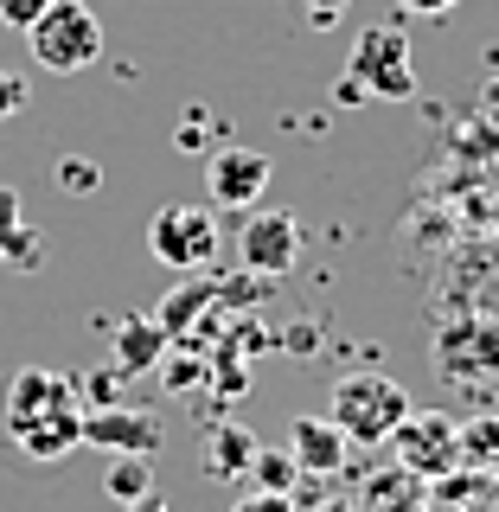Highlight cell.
<instances>
[{"instance_id": "obj_5", "label": "cell", "mask_w": 499, "mask_h": 512, "mask_svg": "<svg viewBox=\"0 0 499 512\" xmlns=\"http://www.w3.org/2000/svg\"><path fill=\"white\" fill-rule=\"evenodd\" d=\"M148 256L160 269H205L218 256V218L205 212V205H160L154 224H148Z\"/></svg>"}, {"instance_id": "obj_13", "label": "cell", "mask_w": 499, "mask_h": 512, "mask_svg": "<svg viewBox=\"0 0 499 512\" xmlns=\"http://www.w3.org/2000/svg\"><path fill=\"white\" fill-rule=\"evenodd\" d=\"M256 448H263V442H256L244 423H218L212 442H205V468H212V474H244Z\"/></svg>"}, {"instance_id": "obj_3", "label": "cell", "mask_w": 499, "mask_h": 512, "mask_svg": "<svg viewBox=\"0 0 499 512\" xmlns=\"http://www.w3.org/2000/svg\"><path fill=\"white\" fill-rule=\"evenodd\" d=\"M26 45H32V58H39L45 71L77 77V71H90V64L103 58V20H96L84 0H52V7L26 26Z\"/></svg>"}, {"instance_id": "obj_7", "label": "cell", "mask_w": 499, "mask_h": 512, "mask_svg": "<svg viewBox=\"0 0 499 512\" xmlns=\"http://www.w3.org/2000/svg\"><path fill=\"white\" fill-rule=\"evenodd\" d=\"M237 256L256 276H288L301 256V218L295 212H250L244 231H237Z\"/></svg>"}, {"instance_id": "obj_17", "label": "cell", "mask_w": 499, "mask_h": 512, "mask_svg": "<svg viewBox=\"0 0 499 512\" xmlns=\"http://www.w3.org/2000/svg\"><path fill=\"white\" fill-rule=\"evenodd\" d=\"M58 186L64 192H96L103 186V167H96V160H58Z\"/></svg>"}, {"instance_id": "obj_4", "label": "cell", "mask_w": 499, "mask_h": 512, "mask_svg": "<svg viewBox=\"0 0 499 512\" xmlns=\"http://www.w3.org/2000/svg\"><path fill=\"white\" fill-rule=\"evenodd\" d=\"M346 77L365 90V103H404L416 96V64H410V39L397 26H365L352 39Z\"/></svg>"}, {"instance_id": "obj_8", "label": "cell", "mask_w": 499, "mask_h": 512, "mask_svg": "<svg viewBox=\"0 0 499 512\" xmlns=\"http://www.w3.org/2000/svg\"><path fill=\"white\" fill-rule=\"evenodd\" d=\"M397 455H404V468H416V474H442V468H455L461 461V442H455V429L442 423V416H404L397 423Z\"/></svg>"}, {"instance_id": "obj_21", "label": "cell", "mask_w": 499, "mask_h": 512, "mask_svg": "<svg viewBox=\"0 0 499 512\" xmlns=\"http://www.w3.org/2000/svg\"><path fill=\"white\" fill-rule=\"evenodd\" d=\"M461 0H404V13H423V20H442V13H455Z\"/></svg>"}, {"instance_id": "obj_18", "label": "cell", "mask_w": 499, "mask_h": 512, "mask_svg": "<svg viewBox=\"0 0 499 512\" xmlns=\"http://www.w3.org/2000/svg\"><path fill=\"white\" fill-rule=\"evenodd\" d=\"M26 103H32V84H26L20 71H0V122H7V116H20Z\"/></svg>"}, {"instance_id": "obj_10", "label": "cell", "mask_w": 499, "mask_h": 512, "mask_svg": "<svg viewBox=\"0 0 499 512\" xmlns=\"http://www.w3.org/2000/svg\"><path fill=\"white\" fill-rule=\"evenodd\" d=\"M346 436L327 423V416H295V429H288V455H295L301 474H333L346 461Z\"/></svg>"}, {"instance_id": "obj_16", "label": "cell", "mask_w": 499, "mask_h": 512, "mask_svg": "<svg viewBox=\"0 0 499 512\" xmlns=\"http://www.w3.org/2000/svg\"><path fill=\"white\" fill-rule=\"evenodd\" d=\"M461 461H480V455H499V416H480V423H468V429H461Z\"/></svg>"}, {"instance_id": "obj_23", "label": "cell", "mask_w": 499, "mask_h": 512, "mask_svg": "<svg viewBox=\"0 0 499 512\" xmlns=\"http://www.w3.org/2000/svg\"><path fill=\"white\" fill-rule=\"evenodd\" d=\"M122 512H167V500H160V493H141V500H128Z\"/></svg>"}, {"instance_id": "obj_24", "label": "cell", "mask_w": 499, "mask_h": 512, "mask_svg": "<svg viewBox=\"0 0 499 512\" xmlns=\"http://www.w3.org/2000/svg\"><path fill=\"white\" fill-rule=\"evenodd\" d=\"M314 512H359L352 500H327V506H314Z\"/></svg>"}, {"instance_id": "obj_2", "label": "cell", "mask_w": 499, "mask_h": 512, "mask_svg": "<svg viewBox=\"0 0 499 512\" xmlns=\"http://www.w3.org/2000/svg\"><path fill=\"white\" fill-rule=\"evenodd\" d=\"M404 416H410V391L397 378H384V372H346L333 384V404H327V423L359 448L391 442Z\"/></svg>"}, {"instance_id": "obj_6", "label": "cell", "mask_w": 499, "mask_h": 512, "mask_svg": "<svg viewBox=\"0 0 499 512\" xmlns=\"http://www.w3.org/2000/svg\"><path fill=\"white\" fill-rule=\"evenodd\" d=\"M205 192H212V205H224V212H250V205L269 192V154L218 141L212 160H205Z\"/></svg>"}, {"instance_id": "obj_19", "label": "cell", "mask_w": 499, "mask_h": 512, "mask_svg": "<svg viewBox=\"0 0 499 512\" xmlns=\"http://www.w3.org/2000/svg\"><path fill=\"white\" fill-rule=\"evenodd\" d=\"M52 7V0H0V26H13V32H26L39 13Z\"/></svg>"}, {"instance_id": "obj_14", "label": "cell", "mask_w": 499, "mask_h": 512, "mask_svg": "<svg viewBox=\"0 0 499 512\" xmlns=\"http://www.w3.org/2000/svg\"><path fill=\"white\" fill-rule=\"evenodd\" d=\"M103 487H109V500H116V506L141 500V493H154V468H148V455H116V461H109V474H103Z\"/></svg>"}, {"instance_id": "obj_20", "label": "cell", "mask_w": 499, "mask_h": 512, "mask_svg": "<svg viewBox=\"0 0 499 512\" xmlns=\"http://www.w3.org/2000/svg\"><path fill=\"white\" fill-rule=\"evenodd\" d=\"M231 512H295V500H288V493H263V487H250Z\"/></svg>"}, {"instance_id": "obj_12", "label": "cell", "mask_w": 499, "mask_h": 512, "mask_svg": "<svg viewBox=\"0 0 499 512\" xmlns=\"http://www.w3.org/2000/svg\"><path fill=\"white\" fill-rule=\"evenodd\" d=\"M167 340L173 333L160 327V320H128V327L116 333V372H148V365H160Z\"/></svg>"}, {"instance_id": "obj_9", "label": "cell", "mask_w": 499, "mask_h": 512, "mask_svg": "<svg viewBox=\"0 0 499 512\" xmlns=\"http://www.w3.org/2000/svg\"><path fill=\"white\" fill-rule=\"evenodd\" d=\"M84 442H103L109 455H154V448H160V423L148 410L103 404L96 416H84Z\"/></svg>"}, {"instance_id": "obj_22", "label": "cell", "mask_w": 499, "mask_h": 512, "mask_svg": "<svg viewBox=\"0 0 499 512\" xmlns=\"http://www.w3.org/2000/svg\"><path fill=\"white\" fill-rule=\"evenodd\" d=\"M340 13H346V0H308V20H314V26L340 20Z\"/></svg>"}, {"instance_id": "obj_11", "label": "cell", "mask_w": 499, "mask_h": 512, "mask_svg": "<svg viewBox=\"0 0 499 512\" xmlns=\"http://www.w3.org/2000/svg\"><path fill=\"white\" fill-rule=\"evenodd\" d=\"M39 250H45V237L20 218V192L0 186V263L32 269V263H39Z\"/></svg>"}, {"instance_id": "obj_1", "label": "cell", "mask_w": 499, "mask_h": 512, "mask_svg": "<svg viewBox=\"0 0 499 512\" xmlns=\"http://www.w3.org/2000/svg\"><path fill=\"white\" fill-rule=\"evenodd\" d=\"M7 436L26 461H64L84 442V397L64 372H20L7 391Z\"/></svg>"}, {"instance_id": "obj_15", "label": "cell", "mask_w": 499, "mask_h": 512, "mask_svg": "<svg viewBox=\"0 0 499 512\" xmlns=\"http://www.w3.org/2000/svg\"><path fill=\"white\" fill-rule=\"evenodd\" d=\"M244 474H250L263 493H295V480H301V468H295V455H288V448H256Z\"/></svg>"}]
</instances>
